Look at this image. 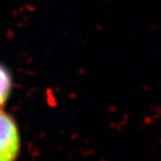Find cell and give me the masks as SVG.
<instances>
[{"mask_svg": "<svg viewBox=\"0 0 161 161\" xmlns=\"http://www.w3.org/2000/svg\"><path fill=\"white\" fill-rule=\"evenodd\" d=\"M12 88V77L7 68L0 63V108L8 100Z\"/></svg>", "mask_w": 161, "mask_h": 161, "instance_id": "2", "label": "cell"}, {"mask_svg": "<svg viewBox=\"0 0 161 161\" xmlns=\"http://www.w3.org/2000/svg\"><path fill=\"white\" fill-rule=\"evenodd\" d=\"M20 148V138L15 119L0 110V161H16Z\"/></svg>", "mask_w": 161, "mask_h": 161, "instance_id": "1", "label": "cell"}]
</instances>
